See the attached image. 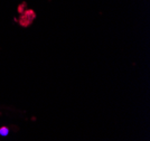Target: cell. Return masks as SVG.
Instances as JSON below:
<instances>
[{"mask_svg": "<svg viewBox=\"0 0 150 141\" xmlns=\"http://www.w3.org/2000/svg\"><path fill=\"white\" fill-rule=\"evenodd\" d=\"M9 132H10V130H9L7 127L0 128V135H1V137H7L8 134H9Z\"/></svg>", "mask_w": 150, "mask_h": 141, "instance_id": "cell-1", "label": "cell"}]
</instances>
